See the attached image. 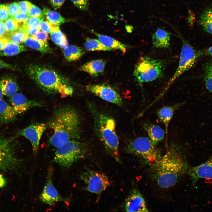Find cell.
<instances>
[{
    "label": "cell",
    "instance_id": "cell-17",
    "mask_svg": "<svg viewBox=\"0 0 212 212\" xmlns=\"http://www.w3.org/2000/svg\"><path fill=\"white\" fill-rule=\"evenodd\" d=\"M183 104V102H179L171 105L163 107L157 111L156 113L158 118L165 125L166 139L169 125L174 113L181 107Z\"/></svg>",
    "mask_w": 212,
    "mask_h": 212
},
{
    "label": "cell",
    "instance_id": "cell-9",
    "mask_svg": "<svg viewBox=\"0 0 212 212\" xmlns=\"http://www.w3.org/2000/svg\"><path fill=\"white\" fill-rule=\"evenodd\" d=\"M16 144L13 139L0 135V170L19 167L20 161L15 155Z\"/></svg>",
    "mask_w": 212,
    "mask_h": 212
},
{
    "label": "cell",
    "instance_id": "cell-40",
    "mask_svg": "<svg viewBox=\"0 0 212 212\" xmlns=\"http://www.w3.org/2000/svg\"><path fill=\"white\" fill-rule=\"evenodd\" d=\"M31 4L30 2L26 1L19 2L18 6L20 12L27 14Z\"/></svg>",
    "mask_w": 212,
    "mask_h": 212
},
{
    "label": "cell",
    "instance_id": "cell-38",
    "mask_svg": "<svg viewBox=\"0 0 212 212\" xmlns=\"http://www.w3.org/2000/svg\"><path fill=\"white\" fill-rule=\"evenodd\" d=\"M10 16L13 18L18 13L20 12L18 6V3L14 2L7 6Z\"/></svg>",
    "mask_w": 212,
    "mask_h": 212
},
{
    "label": "cell",
    "instance_id": "cell-27",
    "mask_svg": "<svg viewBox=\"0 0 212 212\" xmlns=\"http://www.w3.org/2000/svg\"><path fill=\"white\" fill-rule=\"evenodd\" d=\"M24 42L27 47L41 52L48 53L51 51L47 42H43L39 41L32 36H28Z\"/></svg>",
    "mask_w": 212,
    "mask_h": 212
},
{
    "label": "cell",
    "instance_id": "cell-42",
    "mask_svg": "<svg viewBox=\"0 0 212 212\" xmlns=\"http://www.w3.org/2000/svg\"><path fill=\"white\" fill-rule=\"evenodd\" d=\"M32 37L38 40L43 42H47L48 39L47 33L42 31L37 32Z\"/></svg>",
    "mask_w": 212,
    "mask_h": 212
},
{
    "label": "cell",
    "instance_id": "cell-15",
    "mask_svg": "<svg viewBox=\"0 0 212 212\" xmlns=\"http://www.w3.org/2000/svg\"><path fill=\"white\" fill-rule=\"evenodd\" d=\"M187 173L193 184L202 178L212 180V157L205 162L189 169Z\"/></svg>",
    "mask_w": 212,
    "mask_h": 212
},
{
    "label": "cell",
    "instance_id": "cell-46",
    "mask_svg": "<svg viewBox=\"0 0 212 212\" xmlns=\"http://www.w3.org/2000/svg\"><path fill=\"white\" fill-rule=\"evenodd\" d=\"M2 68H8L13 70H14L16 69V68L15 66L10 64L6 63L0 59V69Z\"/></svg>",
    "mask_w": 212,
    "mask_h": 212
},
{
    "label": "cell",
    "instance_id": "cell-39",
    "mask_svg": "<svg viewBox=\"0 0 212 212\" xmlns=\"http://www.w3.org/2000/svg\"><path fill=\"white\" fill-rule=\"evenodd\" d=\"M10 16L7 5L0 4V21L6 20Z\"/></svg>",
    "mask_w": 212,
    "mask_h": 212
},
{
    "label": "cell",
    "instance_id": "cell-47",
    "mask_svg": "<svg viewBox=\"0 0 212 212\" xmlns=\"http://www.w3.org/2000/svg\"><path fill=\"white\" fill-rule=\"evenodd\" d=\"M6 183V180L3 175L0 173V188L4 187Z\"/></svg>",
    "mask_w": 212,
    "mask_h": 212
},
{
    "label": "cell",
    "instance_id": "cell-28",
    "mask_svg": "<svg viewBox=\"0 0 212 212\" xmlns=\"http://www.w3.org/2000/svg\"><path fill=\"white\" fill-rule=\"evenodd\" d=\"M52 30L50 32L52 40L57 46L64 48L68 45V42L64 34L61 31L59 27L50 23Z\"/></svg>",
    "mask_w": 212,
    "mask_h": 212
},
{
    "label": "cell",
    "instance_id": "cell-32",
    "mask_svg": "<svg viewBox=\"0 0 212 212\" xmlns=\"http://www.w3.org/2000/svg\"><path fill=\"white\" fill-rule=\"evenodd\" d=\"M204 79L208 90L212 92V61L207 62L204 67Z\"/></svg>",
    "mask_w": 212,
    "mask_h": 212
},
{
    "label": "cell",
    "instance_id": "cell-7",
    "mask_svg": "<svg viewBox=\"0 0 212 212\" xmlns=\"http://www.w3.org/2000/svg\"><path fill=\"white\" fill-rule=\"evenodd\" d=\"M57 148L52 161L65 168L84 158L87 152L85 144L78 140H69Z\"/></svg>",
    "mask_w": 212,
    "mask_h": 212
},
{
    "label": "cell",
    "instance_id": "cell-16",
    "mask_svg": "<svg viewBox=\"0 0 212 212\" xmlns=\"http://www.w3.org/2000/svg\"><path fill=\"white\" fill-rule=\"evenodd\" d=\"M9 102L17 114H21L34 107H40L42 105L35 100H28L21 93H16L9 97Z\"/></svg>",
    "mask_w": 212,
    "mask_h": 212
},
{
    "label": "cell",
    "instance_id": "cell-44",
    "mask_svg": "<svg viewBox=\"0 0 212 212\" xmlns=\"http://www.w3.org/2000/svg\"><path fill=\"white\" fill-rule=\"evenodd\" d=\"M188 22L189 24L192 26L194 21L195 17L193 13L190 9H188Z\"/></svg>",
    "mask_w": 212,
    "mask_h": 212
},
{
    "label": "cell",
    "instance_id": "cell-19",
    "mask_svg": "<svg viewBox=\"0 0 212 212\" xmlns=\"http://www.w3.org/2000/svg\"><path fill=\"white\" fill-rule=\"evenodd\" d=\"M143 127L146 131L152 144L155 146L164 138L165 131L159 125L150 123H145Z\"/></svg>",
    "mask_w": 212,
    "mask_h": 212
},
{
    "label": "cell",
    "instance_id": "cell-13",
    "mask_svg": "<svg viewBox=\"0 0 212 212\" xmlns=\"http://www.w3.org/2000/svg\"><path fill=\"white\" fill-rule=\"evenodd\" d=\"M52 176V170L49 168L47 173L46 183L40 196L41 201L49 205L58 202H68V199L62 197L59 194L53 184Z\"/></svg>",
    "mask_w": 212,
    "mask_h": 212
},
{
    "label": "cell",
    "instance_id": "cell-1",
    "mask_svg": "<svg viewBox=\"0 0 212 212\" xmlns=\"http://www.w3.org/2000/svg\"><path fill=\"white\" fill-rule=\"evenodd\" d=\"M188 167L181 146L172 141L165 153L153 165V177L160 187L167 189L187 172Z\"/></svg>",
    "mask_w": 212,
    "mask_h": 212
},
{
    "label": "cell",
    "instance_id": "cell-5",
    "mask_svg": "<svg viewBox=\"0 0 212 212\" xmlns=\"http://www.w3.org/2000/svg\"><path fill=\"white\" fill-rule=\"evenodd\" d=\"M165 65L162 60L148 56L141 57L135 65L133 74L138 83H143L153 81L162 77Z\"/></svg>",
    "mask_w": 212,
    "mask_h": 212
},
{
    "label": "cell",
    "instance_id": "cell-31",
    "mask_svg": "<svg viewBox=\"0 0 212 212\" xmlns=\"http://www.w3.org/2000/svg\"><path fill=\"white\" fill-rule=\"evenodd\" d=\"M28 36L24 30L19 28L13 32L7 34L5 38L12 42L21 44L24 42Z\"/></svg>",
    "mask_w": 212,
    "mask_h": 212
},
{
    "label": "cell",
    "instance_id": "cell-45",
    "mask_svg": "<svg viewBox=\"0 0 212 212\" xmlns=\"http://www.w3.org/2000/svg\"><path fill=\"white\" fill-rule=\"evenodd\" d=\"M7 34L4 24L0 21V38H5Z\"/></svg>",
    "mask_w": 212,
    "mask_h": 212
},
{
    "label": "cell",
    "instance_id": "cell-25",
    "mask_svg": "<svg viewBox=\"0 0 212 212\" xmlns=\"http://www.w3.org/2000/svg\"><path fill=\"white\" fill-rule=\"evenodd\" d=\"M199 22L205 31L212 35V6L207 7L203 10Z\"/></svg>",
    "mask_w": 212,
    "mask_h": 212
},
{
    "label": "cell",
    "instance_id": "cell-20",
    "mask_svg": "<svg viewBox=\"0 0 212 212\" xmlns=\"http://www.w3.org/2000/svg\"><path fill=\"white\" fill-rule=\"evenodd\" d=\"M106 61L102 59L92 60L80 67V70L85 72L93 77H97L104 71Z\"/></svg>",
    "mask_w": 212,
    "mask_h": 212
},
{
    "label": "cell",
    "instance_id": "cell-26",
    "mask_svg": "<svg viewBox=\"0 0 212 212\" xmlns=\"http://www.w3.org/2000/svg\"><path fill=\"white\" fill-rule=\"evenodd\" d=\"M63 48L64 56L70 62L77 60L85 53L82 48L75 45H67Z\"/></svg>",
    "mask_w": 212,
    "mask_h": 212
},
{
    "label": "cell",
    "instance_id": "cell-21",
    "mask_svg": "<svg viewBox=\"0 0 212 212\" xmlns=\"http://www.w3.org/2000/svg\"><path fill=\"white\" fill-rule=\"evenodd\" d=\"M18 114L13 107L3 99L0 100V124H7L14 120Z\"/></svg>",
    "mask_w": 212,
    "mask_h": 212
},
{
    "label": "cell",
    "instance_id": "cell-37",
    "mask_svg": "<svg viewBox=\"0 0 212 212\" xmlns=\"http://www.w3.org/2000/svg\"><path fill=\"white\" fill-rule=\"evenodd\" d=\"M29 18L27 14L20 12L16 15L13 18L17 22L20 28L26 24Z\"/></svg>",
    "mask_w": 212,
    "mask_h": 212
},
{
    "label": "cell",
    "instance_id": "cell-8",
    "mask_svg": "<svg viewBox=\"0 0 212 212\" xmlns=\"http://www.w3.org/2000/svg\"><path fill=\"white\" fill-rule=\"evenodd\" d=\"M127 152L136 155L153 165L161 156L158 150L148 137H140L128 140L125 146Z\"/></svg>",
    "mask_w": 212,
    "mask_h": 212
},
{
    "label": "cell",
    "instance_id": "cell-49",
    "mask_svg": "<svg viewBox=\"0 0 212 212\" xmlns=\"http://www.w3.org/2000/svg\"><path fill=\"white\" fill-rule=\"evenodd\" d=\"M204 54L207 55L212 56V46L205 50Z\"/></svg>",
    "mask_w": 212,
    "mask_h": 212
},
{
    "label": "cell",
    "instance_id": "cell-2",
    "mask_svg": "<svg viewBox=\"0 0 212 212\" xmlns=\"http://www.w3.org/2000/svg\"><path fill=\"white\" fill-rule=\"evenodd\" d=\"M80 124L79 115L73 107L65 105L57 108L47 124L53 131L50 144L57 148L69 140L79 139Z\"/></svg>",
    "mask_w": 212,
    "mask_h": 212
},
{
    "label": "cell",
    "instance_id": "cell-51",
    "mask_svg": "<svg viewBox=\"0 0 212 212\" xmlns=\"http://www.w3.org/2000/svg\"><path fill=\"white\" fill-rule=\"evenodd\" d=\"M3 95L0 87V100L2 98Z\"/></svg>",
    "mask_w": 212,
    "mask_h": 212
},
{
    "label": "cell",
    "instance_id": "cell-6",
    "mask_svg": "<svg viewBox=\"0 0 212 212\" xmlns=\"http://www.w3.org/2000/svg\"><path fill=\"white\" fill-rule=\"evenodd\" d=\"M179 35L182 40V45L178 66L172 77L155 100L156 101L165 94L176 80L194 65L198 58L202 54V52L197 51L180 34Z\"/></svg>",
    "mask_w": 212,
    "mask_h": 212
},
{
    "label": "cell",
    "instance_id": "cell-12",
    "mask_svg": "<svg viewBox=\"0 0 212 212\" xmlns=\"http://www.w3.org/2000/svg\"><path fill=\"white\" fill-rule=\"evenodd\" d=\"M47 125L44 123H36L29 125L20 130L18 135L25 137L30 142L34 154L37 152L41 137Z\"/></svg>",
    "mask_w": 212,
    "mask_h": 212
},
{
    "label": "cell",
    "instance_id": "cell-36",
    "mask_svg": "<svg viewBox=\"0 0 212 212\" xmlns=\"http://www.w3.org/2000/svg\"><path fill=\"white\" fill-rule=\"evenodd\" d=\"M73 4L80 9L84 11L89 9V0H71Z\"/></svg>",
    "mask_w": 212,
    "mask_h": 212
},
{
    "label": "cell",
    "instance_id": "cell-29",
    "mask_svg": "<svg viewBox=\"0 0 212 212\" xmlns=\"http://www.w3.org/2000/svg\"><path fill=\"white\" fill-rule=\"evenodd\" d=\"M85 49L89 51H110L112 49L103 45L98 39L87 38L84 44Z\"/></svg>",
    "mask_w": 212,
    "mask_h": 212
},
{
    "label": "cell",
    "instance_id": "cell-30",
    "mask_svg": "<svg viewBox=\"0 0 212 212\" xmlns=\"http://www.w3.org/2000/svg\"><path fill=\"white\" fill-rule=\"evenodd\" d=\"M42 11L47 21L51 24L59 26L66 21L65 19L59 13L51 11L46 7L43 8Z\"/></svg>",
    "mask_w": 212,
    "mask_h": 212
},
{
    "label": "cell",
    "instance_id": "cell-10",
    "mask_svg": "<svg viewBox=\"0 0 212 212\" xmlns=\"http://www.w3.org/2000/svg\"><path fill=\"white\" fill-rule=\"evenodd\" d=\"M80 178L86 185V189L94 193H101L110 184L106 175L94 170H87L81 175Z\"/></svg>",
    "mask_w": 212,
    "mask_h": 212
},
{
    "label": "cell",
    "instance_id": "cell-48",
    "mask_svg": "<svg viewBox=\"0 0 212 212\" xmlns=\"http://www.w3.org/2000/svg\"><path fill=\"white\" fill-rule=\"evenodd\" d=\"M7 39L5 38H0V52L2 49Z\"/></svg>",
    "mask_w": 212,
    "mask_h": 212
},
{
    "label": "cell",
    "instance_id": "cell-4",
    "mask_svg": "<svg viewBox=\"0 0 212 212\" xmlns=\"http://www.w3.org/2000/svg\"><path fill=\"white\" fill-rule=\"evenodd\" d=\"M87 105L93 117L94 130L97 137L106 150L116 158H118L119 141L115 120L99 110L94 104L89 102Z\"/></svg>",
    "mask_w": 212,
    "mask_h": 212
},
{
    "label": "cell",
    "instance_id": "cell-43",
    "mask_svg": "<svg viewBox=\"0 0 212 212\" xmlns=\"http://www.w3.org/2000/svg\"><path fill=\"white\" fill-rule=\"evenodd\" d=\"M65 0H50V3L55 10L59 9L63 5Z\"/></svg>",
    "mask_w": 212,
    "mask_h": 212
},
{
    "label": "cell",
    "instance_id": "cell-41",
    "mask_svg": "<svg viewBox=\"0 0 212 212\" xmlns=\"http://www.w3.org/2000/svg\"><path fill=\"white\" fill-rule=\"evenodd\" d=\"M39 28L40 30L47 33H50L52 30L50 23L47 21L43 20V19L41 20Z\"/></svg>",
    "mask_w": 212,
    "mask_h": 212
},
{
    "label": "cell",
    "instance_id": "cell-23",
    "mask_svg": "<svg viewBox=\"0 0 212 212\" xmlns=\"http://www.w3.org/2000/svg\"><path fill=\"white\" fill-rule=\"evenodd\" d=\"M0 87L3 95L11 97L19 90V87L14 79L10 76L3 77L0 81Z\"/></svg>",
    "mask_w": 212,
    "mask_h": 212
},
{
    "label": "cell",
    "instance_id": "cell-18",
    "mask_svg": "<svg viewBox=\"0 0 212 212\" xmlns=\"http://www.w3.org/2000/svg\"><path fill=\"white\" fill-rule=\"evenodd\" d=\"M90 32L97 37L98 39L105 47L112 50H118L123 54L125 53L130 46L124 44L115 39L109 36L101 34L92 29L87 28Z\"/></svg>",
    "mask_w": 212,
    "mask_h": 212
},
{
    "label": "cell",
    "instance_id": "cell-14",
    "mask_svg": "<svg viewBox=\"0 0 212 212\" xmlns=\"http://www.w3.org/2000/svg\"><path fill=\"white\" fill-rule=\"evenodd\" d=\"M125 208L127 212L149 211L143 196L136 189L132 190L127 197L126 200Z\"/></svg>",
    "mask_w": 212,
    "mask_h": 212
},
{
    "label": "cell",
    "instance_id": "cell-22",
    "mask_svg": "<svg viewBox=\"0 0 212 212\" xmlns=\"http://www.w3.org/2000/svg\"><path fill=\"white\" fill-rule=\"evenodd\" d=\"M170 34L162 29H158L153 34L152 39L153 45L157 48H167L169 47Z\"/></svg>",
    "mask_w": 212,
    "mask_h": 212
},
{
    "label": "cell",
    "instance_id": "cell-11",
    "mask_svg": "<svg viewBox=\"0 0 212 212\" xmlns=\"http://www.w3.org/2000/svg\"><path fill=\"white\" fill-rule=\"evenodd\" d=\"M85 89L106 101L119 106L122 105V100L118 93L108 85L104 84L89 85L86 86Z\"/></svg>",
    "mask_w": 212,
    "mask_h": 212
},
{
    "label": "cell",
    "instance_id": "cell-3",
    "mask_svg": "<svg viewBox=\"0 0 212 212\" xmlns=\"http://www.w3.org/2000/svg\"><path fill=\"white\" fill-rule=\"evenodd\" d=\"M26 71L29 76L43 90L57 93L62 96L71 95L73 90L68 80L54 70L36 64L29 66Z\"/></svg>",
    "mask_w": 212,
    "mask_h": 212
},
{
    "label": "cell",
    "instance_id": "cell-35",
    "mask_svg": "<svg viewBox=\"0 0 212 212\" xmlns=\"http://www.w3.org/2000/svg\"><path fill=\"white\" fill-rule=\"evenodd\" d=\"M29 17H38L43 18V14L39 8L31 4L27 13Z\"/></svg>",
    "mask_w": 212,
    "mask_h": 212
},
{
    "label": "cell",
    "instance_id": "cell-24",
    "mask_svg": "<svg viewBox=\"0 0 212 212\" xmlns=\"http://www.w3.org/2000/svg\"><path fill=\"white\" fill-rule=\"evenodd\" d=\"M27 49L21 44L15 43L7 39L0 52V56H13L26 51Z\"/></svg>",
    "mask_w": 212,
    "mask_h": 212
},
{
    "label": "cell",
    "instance_id": "cell-50",
    "mask_svg": "<svg viewBox=\"0 0 212 212\" xmlns=\"http://www.w3.org/2000/svg\"><path fill=\"white\" fill-rule=\"evenodd\" d=\"M126 29L128 32L131 33L133 29V27L132 26H127Z\"/></svg>",
    "mask_w": 212,
    "mask_h": 212
},
{
    "label": "cell",
    "instance_id": "cell-33",
    "mask_svg": "<svg viewBox=\"0 0 212 212\" xmlns=\"http://www.w3.org/2000/svg\"><path fill=\"white\" fill-rule=\"evenodd\" d=\"M4 24L7 34L13 32L19 28L17 22L12 17H10L5 20Z\"/></svg>",
    "mask_w": 212,
    "mask_h": 212
},
{
    "label": "cell",
    "instance_id": "cell-34",
    "mask_svg": "<svg viewBox=\"0 0 212 212\" xmlns=\"http://www.w3.org/2000/svg\"><path fill=\"white\" fill-rule=\"evenodd\" d=\"M43 19V18L38 17H29L24 25L26 27L29 28L39 27L41 21Z\"/></svg>",
    "mask_w": 212,
    "mask_h": 212
}]
</instances>
